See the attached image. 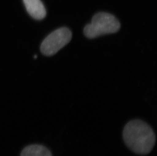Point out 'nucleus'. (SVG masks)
Segmentation results:
<instances>
[{"instance_id":"f257e3e1","label":"nucleus","mask_w":157,"mask_h":156,"mask_svg":"<svg viewBox=\"0 0 157 156\" xmlns=\"http://www.w3.org/2000/svg\"><path fill=\"white\" fill-rule=\"evenodd\" d=\"M123 137L126 146L138 155L150 153L156 143V136L152 128L140 120H134L126 124Z\"/></svg>"},{"instance_id":"f03ea898","label":"nucleus","mask_w":157,"mask_h":156,"mask_svg":"<svg viewBox=\"0 0 157 156\" xmlns=\"http://www.w3.org/2000/svg\"><path fill=\"white\" fill-rule=\"evenodd\" d=\"M120 28V23L113 15L101 12L93 16L92 22L85 27L83 32L87 38L93 39L117 32Z\"/></svg>"},{"instance_id":"7ed1b4c3","label":"nucleus","mask_w":157,"mask_h":156,"mask_svg":"<svg viewBox=\"0 0 157 156\" xmlns=\"http://www.w3.org/2000/svg\"><path fill=\"white\" fill-rule=\"evenodd\" d=\"M72 38V32L67 28H58L49 34L42 42L40 50L45 56H52L68 44Z\"/></svg>"},{"instance_id":"20e7f679","label":"nucleus","mask_w":157,"mask_h":156,"mask_svg":"<svg viewBox=\"0 0 157 156\" xmlns=\"http://www.w3.org/2000/svg\"><path fill=\"white\" fill-rule=\"evenodd\" d=\"M25 8L32 17L36 20L44 19L46 15V9L40 0H23Z\"/></svg>"},{"instance_id":"39448f33","label":"nucleus","mask_w":157,"mask_h":156,"mask_svg":"<svg viewBox=\"0 0 157 156\" xmlns=\"http://www.w3.org/2000/svg\"><path fill=\"white\" fill-rule=\"evenodd\" d=\"M20 156H52L49 150L41 144H31L22 150Z\"/></svg>"},{"instance_id":"423d86ee","label":"nucleus","mask_w":157,"mask_h":156,"mask_svg":"<svg viewBox=\"0 0 157 156\" xmlns=\"http://www.w3.org/2000/svg\"><path fill=\"white\" fill-rule=\"evenodd\" d=\"M37 55H34V59H37Z\"/></svg>"}]
</instances>
